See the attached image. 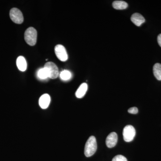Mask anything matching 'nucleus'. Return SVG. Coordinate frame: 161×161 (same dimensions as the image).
Masks as SVG:
<instances>
[{
  "label": "nucleus",
  "instance_id": "obj_1",
  "mask_svg": "<svg viewBox=\"0 0 161 161\" xmlns=\"http://www.w3.org/2000/svg\"><path fill=\"white\" fill-rule=\"evenodd\" d=\"M97 149L96 138L94 136H90L87 141L85 147L84 153L86 157H90L95 154Z\"/></svg>",
  "mask_w": 161,
  "mask_h": 161
},
{
  "label": "nucleus",
  "instance_id": "obj_2",
  "mask_svg": "<svg viewBox=\"0 0 161 161\" xmlns=\"http://www.w3.org/2000/svg\"><path fill=\"white\" fill-rule=\"evenodd\" d=\"M37 32L34 27H30L24 33V39L26 43L30 46H34L36 43Z\"/></svg>",
  "mask_w": 161,
  "mask_h": 161
},
{
  "label": "nucleus",
  "instance_id": "obj_3",
  "mask_svg": "<svg viewBox=\"0 0 161 161\" xmlns=\"http://www.w3.org/2000/svg\"><path fill=\"white\" fill-rule=\"evenodd\" d=\"M9 16L12 21L16 24H22L24 20L22 12L17 8H14L11 9L9 12Z\"/></svg>",
  "mask_w": 161,
  "mask_h": 161
},
{
  "label": "nucleus",
  "instance_id": "obj_4",
  "mask_svg": "<svg viewBox=\"0 0 161 161\" xmlns=\"http://www.w3.org/2000/svg\"><path fill=\"white\" fill-rule=\"evenodd\" d=\"M123 135L124 140L126 142H130L133 140L136 135V130L131 125H128L124 128Z\"/></svg>",
  "mask_w": 161,
  "mask_h": 161
},
{
  "label": "nucleus",
  "instance_id": "obj_5",
  "mask_svg": "<svg viewBox=\"0 0 161 161\" xmlns=\"http://www.w3.org/2000/svg\"><path fill=\"white\" fill-rule=\"evenodd\" d=\"M44 68L47 70L49 74V78L56 79L59 76V70L58 66L53 62H48L45 64Z\"/></svg>",
  "mask_w": 161,
  "mask_h": 161
},
{
  "label": "nucleus",
  "instance_id": "obj_6",
  "mask_svg": "<svg viewBox=\"0 0 161 161\" xmlns=\"http://www.w3.org/2000/svg\"><path fill=\"white\" fill-rule=\"evenodd\" d=\"M55 53L56 56L61 61H65L68 60V56L65 47L61 45L58 44L55 47Z\"/></svg>",
  "mask_w": 161,
  "mask_h": 161
},
{
  "label": "nucleus",
  "instance_id": "obj_7",
  "mask_svg": "<svg viewBox=\"0 0 161 161\" xmlns=\"http://www.w3.org/2000/svg\"><path fill=\"white\" fill-rule=\"evenodd\" d=\"M118 141V136L117 134L115 132H111L107 136L106 143L107 147L109 148H113L115 147Z\"/></svg>",
  "mask_w": 161,
  "mask_h": 161
},
{
  "label": "nucleus",
  "instance_id": "obj_8",
  "mask_svg": "<svg viewBox=\"0 0 161 161\" xmlns=\"http://www.w3.org/2000/svg\"><path fill=\"white\" fill-rule=\"evenodd\" d=\"M50 96L47 94H44L40 97L39 99V105L43 109L47 108L50 103Z\"/></svg>",
  "mask_w": 161,
  "mask_h": 161
},
{
  "label": "nucleus",
  "instance_id": "obj_9",
  "mask_svg": "<svg viewBox=\"0 0 161 161\" xmlns=\"http://www.w3.org/2000/svg\"><path fill=\"white\" fill-rule=\"evenodd\" d=\"M131 20L132 23L138 26H140L145 22V19L143 16L142 14L137 13L132 15Z\"/></svg>",
  "mask_w": 161,
  "mask_h": 161
},
{
  "label": "nucleus",
  "instance_id": "obj_10",
  "mask_svg": "<svg viewBox=\"0 0 161 161\" xmlns=\"http://www.w3.org/2000/svg\"><path fill=\"white\" fill-rule=\"evenodd\" d=\"M17 66L18 69L21 71L24 72L27 68V63L26 59L23 56L18 57L16 61Z\"/></svg>",
  "mask_w": 161,
  "mask_h": 161
},
{
  "label": "nucleus",
  "instance_id": "obj_11",
  "mask_svg": "<svg viewBox=\"0 0 161 161\" xmlns=\"http://www.w3.org/2000/svg\"><path fill=\"white\" fill-rule=\"evenodd\" d=\"M88 86L86 83H83L80 85L76 92V97L78 98H82L84 97L87 90Z\"/></svg>",
  "mask_w": 161,
  "mask_h": 161
},
{
  "label": "nucleus",
  "instance_id": "obj_12",
  "mask_svg": "<svg viewBox=\"0 0 161 161\" xmlns=\"http://www.w3.org/2000/svg\"><path fill=\"white\" fill-rule=\"evenodd\" d=\"M112 6L116 9H124L128 7V4L126 2L123 1H115L112 3Z\"/></svg>",
  "mask_w": 161,
  "mask_h": 161
},
{
  "label": "nucleus",
  "instance_id": "obj_13",
  "mask_svg": "<svg viewBox=\"0 0 161 161\" xmlns=\"http://www.w3.org/2000/svg\"><path fill=\"white\" fill-rule=\"evenodd\" d=\"M153 73L156 79L161 80V64L156 63L153 67Z\"/></svg>",
  "mask_w": 161,
  "mask_h": 161
},
{
  "label": "nucleus",
  "instance_id": "obj_14",
  "mask_svg": "<svg viewBox=\"0 0 161 161\" xmlns=\"http://www.w3.org/2000/svg\"><path fill=\"white\" fill-rule=\"evenodd\" d=\"M38 76L40 79H45L49 78L48 71L45 68L41 69L38 72Z\"/></svg>",
  "mask_w": 161,
  "mask_h": 161
},
{
  "label": "nucleus",
  "instance_id": "obj_15",
  "mask_svg": "<svg viewBox=\"0 0 161 161\" xmlns=\"http://www.w3.org/2000/svg\"><path fill=\"white\" fill-rule=\"evenodd\" d=\"M60 78L62 80H69L71 78V74L68 70H63L60 73Z\"/></svg>",
  "mask_w": 161,
  "mask_h": 161
},
{
  "label": "nucleus",
  "instance_id": "obj_16",
  "mask_svg": "<svg viewBox=\"0 0 161 161\" xmlns=\"http://www.w3.org/2000/svg\"><path fill=\"white\" fill-rule=\"evenodd\" d=\"M112 161H128L127 158L124 156L118 155L115 156V157L112 159Z\"/></svg>",
  "mask_w": 161,
  "mask_h": 161
},
{
  "label": "nucleus",
  "instance_id": "obj_17",
  "mask_svg": "<svg viewBox=\"0 0 161 161\" xmlns=\"http://www.w3.org/2000/svg\"><path fill=\"white\" fill-rule=\"evenodd\" d=\"M138 110L136 107H132L128 110V112L130 114H136L138 113Z\"/></svg>",
  "mask_w": 161,
  "mask_h": 161
},
{
  "label": "nucleus",
  "instance_id": "obj_18",
  "mask_svg": "<svg viewBox=\"0 0 161 161\" xmlns=\"http://www.w3.org/2000/svg\"><path fill=\"white\" fill-rule=\"evenodd\" d=\"M157 40L158 44L161 47V34L158 35V36Z\"/></svg>",
  "mask_w": 161,
  "mask_h": 161
}]
</instances>
